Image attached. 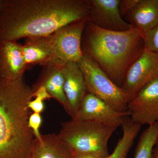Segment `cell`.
<instances>
[{
  "instance_id": "11",
  "label": "cell",
  "mask_w": 158,
  "mask_h": 158,
  "mask_svg": "<svg viewBox=\"0 0 158 158\" xmlns=\"http://www.w3.org/2000/svg\"><path fill=\"white\" fill-rule=\"evenodd\" d=\"M28 69L23 45L17 41L0 42V77L11 81L23 78Z\"/></svg>"
},
{
  "instance_id": "22",
  "label": "cell",
  "mask_w": 158,
  "mask_h": 158,
  "mask_svg": "<svg viewBox=\"0 0 158 158\" xmlns=\"http://www.w3.org/2000/svg\"><path fill=\"white\" fill-rule=\"evenodd\" d=\"M28 107L30 110L34 111V113L41 114L44 109L43 101L39 98H35L34 100L29 102Z\"/></svg>"
},
{
  "instance_id": "2",
  "label": "cell",
  "mask_w": 158,
  "mask_h": 158,
  "mask_svg": "<svg viewBox=\"0 0 158 158\" xmlns=\"http://www.w3.org/2000/svg\"><path fill=\"white\" fill-rule=\"evenodd\" d=\"M81 49L83 55L91 58L121 88L127 71L144 52V40L133 27L127 31H110L86 22Z\"/></svg>"
},
{
  "instance_id": "20",
  "label": "cell",
  "mask_w": 158,
  "mask_h": 158,
  "mask_svg": "<svg viewBox=\"0 0 158 158\" xmlns=\"http://www.w3.org/2000/svg\"><path fill=\"white\" fill-rule=\"evenodd\" d=\"M42 123V118L41 114L34 113H31L29 118V127L33 131L35 138L40 139L41 134L40 132V128Z\"/></svg>"
},
{
  "instance_id": "12",
  "label": "cell",
  "mask_w": 158,
  "mask_h": 158,
  "mask_svg": "<svg viewBox=\"0 0 158 158\" xmlns=\"http://www.w3.org/2000/svg\"><path fill=\"white\" fill-rule=\"evenodd\" d=\"M62 71L64 93L70 109L69 116L73 118L88 92L83 73L77 63H66L63 66Z\"/></svg>"
},
{
  "instance_id": "17",
  "label": "cell",
  "mask_w": 158,
  "mask_h": 158,
  "mask_svg": "<svg viewBox=\"0 0 158 158\" xmlns=\"http://www.w3.org/2000/svg\"><path fill=\"white\" fill-rule=\"evenodd\" d=\"M123 131L122 138L118 140L113 152L106 158H127L134 141L141 128L138 125L126 122L121 125Z\"/></svg>"
},
{
  "instance_id": "26",
  "label": "cell",
  "mask_w": 158,
  "mask_h": 158,
  "mask_svg": "<svg viewBox=\"0 0 158 158\" xmlns=\"http://www.w3.org/2000/svg\"><path fill=\"white\" fill-rule=\"evenodd\" d=\"M2 0H0V6H1V3H2Z\"/></svg>"
},
{
  "instance_id": "3",
  "label": "cell",
  "mask_w": 158,
  "mask_h": 158,
  "mask_svg": "<svg viewBox=\"0 0 158 158\" xmlns=\"http://www.w3.org/2000/svg\"><path fill=\"white\" fill-rule=\"evenodd\" d=\"M33 93L23 78L0 77V158H28L35 139L28 126Z\"/></svg>"
},
{
  "instance_id": "13",
  "label": "cell",
  "mask_w": 158,
  "mask_h": 158,
  "mask_svg": "<svg viewBox=\"0 0 158 158\" xmlns=\"http://www.w3.org/2000/svg\"><path fill=\"white\" fill-rule=\"evenodd\" d=\"M60 65L43 66L37 81L31 87L33 92L40 87H44L52 98L59 102L70 115V109L64 91V77Z\"/></svg>"
},
{
  "instance_id": "15",
  "label": "cell",
  "mask_w": 158,
  "mask_h": 158,
  "mask_svg": "<svg viewBox=\"0 0 158 158\" xmlns=\"http://www.w3.org/2000/svg\"><path fill=\"white\" fill-rule=\"evenodd\" d=\"M28 158H73L72 154L58 135H41L35 138Z\"/></svg>"
},
{
  "instance_id": "8",
  "label": "cell",
  "mask_w": 158,
  "mask_h": 158,
  "mask_svg": "<svg viewBox=\"0 0 158 158\" xmlns=\"http://www.w3.org/2000/svg\"><path fill=\"white\" fill-rule=\"evenodd\" d=\"M127 116H130L128 111H116L106 102L88 92L72 120H92L118 127Z\"/></svg>"
},
{
  "instance_id": "18",
  "label": "cell",
  "mask_w": 158,
  "mask_h": 158,
  "mask_svg": "<svg viewBox=\"0 0 158 158\" xmlns=\"http://www.w3.org/2000/svg\"><path fill=\"white\" fill-rule=\"evenodd\" d=\"M158 141V138L151 132L141 133L135 152L134 158H152L154 148Z\"/></svg>"
},
{
  "instance_id": "4",
  "label": "cell",
  "mask_w": 158,
  "mask_h": 158,
  "mask_svg": "<svg viewBox=\"0 0 158 158\" xmlns=\"http://www.w3.org/2000/svg\"><path fill=\"white\" fill-rule=\"evenodd\" d=\"M117 127L92 120L62 123L58 137L74 156L82 154L103 158L110 155L108 142Z\"/></svg>"
},
{
  "instance_id": "1",
  "label": "cell",
  "mask_w": 158,
  "mask_h": 158,
  "mask_svg": "<svg viewBox=\"0 0 158 158\" xmlns=\"http://www.w3.org/2000/svg\"><path fill=\"white\" fill-rule=\"evenodd\" d=\"M88 12V0H2L0 42L50 35Z\"/></svg>"
},
{
  "instance_id": "25",
  "label": "cell",
  "mask_w": 158,
  "mask_h": 158,
  "mask_svg": "<svg viewBox=\"0 0 158 158\" xmlns=\"http://www.w3.org/2000/svg\"><path fill=\"white\" fill-rule=\"evenodd\" d=\"M152 158H158V142L153 150Z\"/></svg>"
},
{
  "instance_id": "5",
  "label": "cell",
  "mask_w": 158,
  "mask_h": 158,
  "mask_svg": "<svg viewBox=\"0 0 158 158\" xmlns=\"http://www.w3.org/2000/svg\"><path fill=\"white\" fill-rule=\"evenodd\" d=\"M81 70L87 92L106 102L119 112L128 111V101L121 88L114 84L91 58L83 55L77 63Z\"/></svg>"
},
{
  "instance_id": "14",
  "label": "cell",
  "mask_w": 158,
  "mask_h": 158,
  "mask_svg": "<svg viewBox=\"0 0 158 158\" xmlns=\"http://www.w3.org/2000/svg\"><path fill=\"white\" fill-rule=\"evenodd\" d=\"M124 17L143 37L158 25V0H139Z\"/></svg>"
},
{
  "instance_id": "21",
  "label": "cell",
  "mask_w": 158,
  "mask_h": 158,
  "mask_svg": "<svg viewBox=\"0 0 158 158\" xmlns=\"http://www.w3.org/2000/svg\"><path fill=\"white\" fill-rule=\"evenodd\" d=\"M139 2V0H120L119 3V12L123 17Z\"/></svg>"
},
{
  "instance_id": "6",
  "label": "cell",
  "mask_w": 158,
  "mask_h": 158,
  "mask_svg": "<svg viewBox=\"0 0 158 158\" xmlns=\"http://www.w3.org/2000/svg\"><path fill=\"white\" fill-rule=\"evenodd\" d=\"M86 21L72 23L53 34L40 37L52 55L57 65L64 66L69 62L78 63L83 56L82 34Z\"/></svg>"
},
{
  "instance_id": "16",
  "label": "cell",
  "mask_w": 158,
  "mask_h": 158,
  "mask_svg": "<svg viewBox=\"0 0 158 158\" xmlns=\"http://www.w3.org/2000/svg\"><path fill=\"white\" fill-rule=\"evenodd\" d=\"M23 52L28 69L32 65H58L47 47L40 37L26 39L23 45Z\"/></svg>"
},
{
  "instance_id": "23",
  "label": "cell",
  "mask_w": 158,
  "mask_h": 158,
  "mask_svg": "<svg viewBox=\"0 0 158 158\" xmlns=\"http://www.w3.org/2000/svg\"><path fill=\"white\" fill-rule=\"evenodd\" d=\"M33 98H39L43 101L48 100L52 98V96L50 95L46 89L44 87H40L34 91L32 95Z\"/></svg>"
},
{
  "instance_id": "19",
  "label": "cell",
  "mask_w": 158,
  "mask_h": 158,
  "mask_svg": "<svg viewBox=\"0 0 158 158\" xmlns=\"http://www.w3.org/2000/svg\"><path fill=\"white\" fill-rule=\"evenodd\" d=\"M144 49L158 55V25L143 36Z\"/></svg>"
},
{
  "instance_id": "7",
  "label": "cell",
  "mask_w": 158,
  "mask_h": 158,
  "mask_svg": "<svg viewBox=\"0 0 158 158\" xmlns=\"http://www.w3.org/2000/svg\"><path fill=\"white\" fill-rule=\"evenodd\" d=\"M157 77L158 55L144 49L127 71L121 87L128 103Z\"/></svg>"
},
{
  "instance_id": "9",
  "label": "cell",
  "mask_w": 158,
  "mask_h": 158,
  "mask_svg": "<svg viewBox=\"0 0 158 158\" xmlns=\"http://www.w3.org/2000/svg\"><path fill=\"white\" fill-rule=\"evenodd\" d=\"M119 2L120 0H88L86 22L108 31L129 30L132 27L121 16Z\"/></svg>"
},
{
  "instance_id": "24",
  "label": "cell",
  "mask_w": 158,
  "mask_h": 158,
  "mask_svg": "<svg viewBox=\"0 0 158 158\" xmlns=\"http://www.w3.org/2000/svg\"><path fill=\"white\" fill-rule=\"evenodd\" d=\"M73 157V158H103L94 155L88 154L77 155L74 156Z\"/></svg>"
},
{
  "instance_id": "10",
  "label": "cell",
  "mask_w": 158,
  "mask_h": 158,
  "mask_svg": "<svg viewBox=\"0 0 158 158\" xmlns=\"http://www.w3.org/2000/svg\"><path fill=\"white\" fill-rule=\"evenodd\" d=\"M128 111L131 119L140 125L158 123V77L128 102Z\"/></svg>"
}]
</instances>
